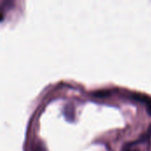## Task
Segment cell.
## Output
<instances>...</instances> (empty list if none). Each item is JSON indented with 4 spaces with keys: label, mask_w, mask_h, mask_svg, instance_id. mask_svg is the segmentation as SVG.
Masks as SVG:
<instances>
[{
    "label": "cell",
    "mask_w": 151,
    "mask_h": 151,
    "mask_svg": "<svg viewBox=\"0 0 151 151\" xmlns=\"http://www.w3.org/2000/svg\"><path fill=\"white\" fill-rule=\"evenodd\" d=\"M132 98L135 101L142 103L148 111V114L151 116V97L143 94H134L132 95Z\"/></svg>",
    "instance_id": "cell-1"
},
{
    "label": "cell",
    "mask_w": 151,
    "mask_h": 151,
    "mask_svg": "<svg viewBox=\"0 0 151 151\" xmlns=\"http://www.w3.org/2000/svg\"><path fill=\"white\" fill-rule=\"evenodd\" d=\"M111 95V91L110 90H100V91H96L92 94L93 96L99 97V98H104L108 97Z\"/></svg>",
    "instance_id": "cell-2"
},
{
    "label": "cell",
    "mask_w": 151,
    "mask_h": 151,
    "mask_svg": "<svg viewBox=\"0 0 151 151\" xmlns=\"http://www.w3.org/2000/svg\"><path fill=\"white\" fill-rule=\"evenodd\" d=\"M123 151H140L139 150L134 149V146L132 143H128L125 146V148L123 149Z\"/></svg>",
    "instance_id": "cell-3"
}]
</instances>
